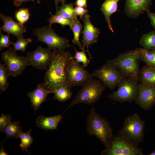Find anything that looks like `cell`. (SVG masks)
Segmentation results:
<instances>
[{"label": "cell", "instance_id": "1", "mask_svg": "<svg viewBox=\"0 0 155 155\" xmlns=\"http://www.w3.org/2000/svg\"><path fill=\"white\" fill-rule=\"evenodd\" d=\"M52 59L46 70L42 86L46 90L54 91L59 84L67 82L65 75V68L73 56L69 51L65 52L58 49L53 50Z\"/></svg>", "mask_w": 155, "mask_h": 155}, {"label": "cell", "instance_id": "2", "mask_svg": "<svg viewBox=\"0 0 155 155\" xmlns=\"http://www.w3.org/2000/svg\"><path fill=\"white\" fill-rule=\"evenodd\" d=\"M141 60L140 48L120 53L115 59L107 60V63L116 66L124 78H132L139 82Z\"/></svg>", "mask_w": 155, "mask_h": 155}, {"label": "cell", "instance_id": "3", "mask_svg": "<svg viewBox=\"0 0 155 155\" xmlns=\"http://www.w3.org/2000/svg\"><path fill=\"white\" fill-rule=\"evenodd\" d=\"M86 124L87 133L96 137L107 148L113 135V129L108 121L97 113L94 105L87 116Z\"/></svg>", "mask_w": 155, "mask_h": 155}, {"label": "cell", "instance_id": "4", "mask_svg": "<svg viewBox=\"0 0 155 155\" xmlns=\"http://www.w3.org/2000/svg\"><path fill=\"white\" fill-rule=\"evenodd\" d=\"M145 123L137 113L129 115L125 119L118 135L138 146L144 140Z\"/></svg>", "mask_w": 155, "mask_h": 155}, {"label": "cell", "instance_id": "5", "mask_svg": "<svg viewBox=\"0 0 155 155\" xmlns=\"http://www.w3.org/2000/svg\"><path fill=\"white\" fill-rule=\"evenodd\" d=\"M99 80L92 79L82 86L65 111L78 104L91 105L95 103L105 90V86Z\"/></svg>", "mask_w": 155, "mask_h": 155}, {"label": "cell", "instance_id": "6", "mask_svg": "<svg viewBox=\"0 0 155 155\" xmlns=\"http://www.w3.org/2000/svg\"><path fill=\"white\" fill-rule=\"evenodd\" d=\"M32 32V34L37 38L36 42H42L51 50L58 49L64 51L70 46L67 38L59 36L49 25L34 28Z\"/></svg>", "mask_w": 155, "mask_h": 155}, {"label": "cell", "instance_id": "7", "mask_svg": "<svg viewBox=\"0 0 155 155\" xmlns=\"http://www.w3.org/2000/svg\"><path fill=\"white\" fill-rule=\"evenodd\" d=\"M138 82L130 77L123 78L119 84L117 91L108 95L111 100L123 103L134 101L138 91Z\"/></svg>", "mask_w": 155, "mask_h": 155}, {"label": "cell", "instance_id": "8", "mask_svg": "<svg viewBox=\"0 0 155 155\" xmlns=\"http://www.w3.org/2000/svg\"><path fill=\"white\" fill-rule=\"evenodd\" d=\"M65 73L67 83L71 88L82 86L92 79V77L84 67L75 62L73 57L66 64Z\"/></svg>", "mask_w": 155, "mask_h": 155}, {"label": "cell", "instance_id": "9", "mask_svg": "<svg viewBox=\"0 0 155 155\" xmlns=\"http://www.w3.org/2000/svg\"><path fill=\"white\" fill-rule=\"evenodd\" d=\"M1 59L6 65L9 77L20 75L28 66L31 65L27 57L19 56L11 47L1 53Z\"/></svg>", "mask_w": 155, "mask_h": 155}, {"label": "cell", "instance_id": "10", "mask_svg": "<svg viewBox=\"0 0 155 155\" xmlns=\"http://www.w3.org/2000/svg\"><path fill=\"white\" fill-rule=\"evenodd\" d=\"M91 75L98 79L105 87L112 90L118 86L125 78L116 66L107 63L94 71Z\"/></svg>", "mask_w": 155, "mask_h": 155}, {"label": "cell", "instance_id": "11", "mask_svg": "<svg viewBox=\"0 0 155 155\" xmlns=\"http://www.w3.org/2000/svg\"><path fill=\"white\" fill-rule=\"evenodd\" d=\"M101 155H143L142 149L118 135H113L109 147Z\"/></svg>", "mask_w": 155, "mask_h": 155}, {"label": "cell", "instance_id": "12", "mask_svg": "<svg viewBox=\"0 0 155 155\" xmlns=\"http://www.w3.org/2000/svg\"><path fill=\"white\" fill-rule=\"evenodd\" d=\"M52 50L39 45L34 51L28 52L27 57L33 67L46 70L53 57V51Z\"/></svg>", "mask_w": 155, "mask_h": 155}, {"label": "cell", "instance_id": "13", "mask_svg": "<svg viewBox=\"0 0 155 155\" xmlns=\"http://www.w3.org/2000/svg\"><path fill=\"white\" fill-rule=\"evenodd\" d=\"M134 101L145 110L151 109L155 104V87L138 83V92Z\"/></svg>", "mask_w": 155, "mask_h": 155}, {"label": "cell", "instance_id": "14", "mask_svg": "<svg viewBox=\"0 0 155 155\" xmlns=\"http://www.w3.org/2000/svg\"><path fill=\"white\" fill-rule=\"evenodd\" d=\"M90 16L86 13L81 19L84 23V28L82 32L83 39L82 40L83 46L84 49L85 46L87 48V52L90 56H91L89 52V46L97 42L98 35L100 33V30L95 27L91 23L90 20Z\"/></svg>", "mask_w": 155, "mask_h": 155}, {"label": "cell", "instance_id": "15", "mask_svg": "<svg viewBox=\"0 0 155 155\" xmlns=\"http://www.w3.org/2000/svg\"><path fill=\"white\" fill-rule=\"evenodd\" d=\"M154 0H126L124 12L128 17L134 18L144 11H150V7Z\"/></svg>", "mask_w": 155, "mask_h": 155}, {"label": "cell", "instance_id": "16", "mask_svg": "<svg viewBox=\"0 0 155 155\" xmlns=\"http://www.w3.org/2000/svg\"><path fill=\"white\" fill-rule=\"evenodd\" d=\"M0 18L3 23V25L1 28L4 32L12 34L17 38L26 32L27 29L23 25L16 22L12 16L1 13Z\"/></svg>", "mask_w": 155, "mask_h": 155}, {"label": "cell", "instance_id": "17", "mask_svg": "<svg viewBox=\"0 0 155 155\" xmlns=\"http://www.w3.org/2000/svg\"><path fill=\"white\" fill-rule=\"evenodd\" d=\"M53 93L52 92L45 89L41 84H38L37 87L33 91L28 92L27 96L30 99L31 104L34 111H38L41 104L47 100L48 94Z\"/></svg>", "mask_w": 155, "mask_h": 155}, {"label": "cell", "instance_id": "18", "mask_svg": "<svg viewBox=\"0 0 155 155\" xmlns=\"http://www.w3.org/2000/svg\"><path fill=\"white\" fill-rule=\"evenodd\" d=\"M63 118L60 115L51 117L40 115L37 119L36 123L37 126L41 129L54 130L57 129L59 123Z\"/></svg>", "mask_w": 155, "mask_h": 155}, {"label": "cell", "instance_id": "19", "mask_svg": "<svg viewBox=\"0 0 155 155\" xmlns=\"http://www.w3.org/2000/svg\"><path fill=\"white\" fill-rule=\"evenodd\" d=\"M121 0H105L102 4L100 10L104 14L109 29L113 32V30L111 24V16L118 11V3Z\"/></svg>", "mask_w": 155, "mask_h": 155}, {"label": "cell", "instance_id": "20", "mask_svg": "<svg viewBox=\"0 0 155 155\" xmlns=\"http://www.w3.org/2000/svg\"><path fill=\"white\" fill-rule=\"evenodd\" d=\"M71 88L67 82L61 84L58 86L54 91V99L61 102L68 101L72 97V92Z\"/></svg>", "mask_w": 155, "mask_h": 155}, {"label": "cell", "instance_id": "21", "mask_svg": "<svg viewBox=\"0 0 155 155\" xmlns=\"http://www.w3.org/2000/svg\"><path fill=\"white\" fill-rule=\"evenodd\" d=\"M139 81L142 83L155 87V68L147 65L140 70Z\"/></svg>", "mask_w": 155, "mask_h": 155}, {"label": "cell", "instance_id": "22", "mask_svg": "<svg viewBox=\"0 0 155 155\" xmlns=\"http://www.w3.org/2000/svg\"><path fill=\"white\" fill-rule=\"evenodd\" d=\"M20 123L19 121H10L7 124L5 131L6 137L3 142L12 138H18L19 137L20 133L23 132Z\"/></svg>", "mask_w": 155, "mask_h": 155}, {"label": "cell", "instance_id": "23", "mask_svg": "<svg viewBox=\"0 0 155 155\" xmlns=\"http://www.w3.org/2000/svg\"><path fill=\"white\" fill-rule=\"evenodd\" d=\"M141 60L147 66L155 68V49L148 50L140 48Z\"/></svg>", "mask_w": 155, "mask_h": 155}, {"label": "cell", "instance_id": "24", "mask_svg": "<svg viewBox=\"0 0 155 155\" xmlns=\"http://www.w3.org/2000/svg\"><path fill=\"white\" fill-rule=\"evenodd\" d=\"M72 21V25L70 28L72 30L74 35L72 42L77 45L80 49L82 50H84L79 40L80 36L83 26L81 25L77 18H73Z\"/></svg>", "mask_w": 155, "mask_h": 155}, {"label": "cell", "instance_id": "25", "mask_svg": "<svg viewBox=\"0 0 155 155\" xmlns=\"http://www.w3.org/2000/svg\"><path fill=\"white\" fill-rule=\"evenodd\" d=\"M139 43L144 49H155V30L144 34L141 37Z\"/></svg>", "mask_w": 155, "mask_h": 155}, {"label": "cell", "instance_id": "26", "mask_svg": "<svg viewBox=\"0 0 155 155\" xmlns=\"http://www.w3.org/2000/svg\"><path fill=\"white\" fill-rule=\"evenodd\" d=\"M74 4L72 3L62 4L56 13L67 19L72 20L77 17L74 12Z\"/></svg>", "mask_w": 155, "mask_h": 155}, {"label": "cell", "instance_id": "27", "mask_svg": "<svg viewBox=\"0 0 155 155\" xmlns=\"http://www.w3.org/2000/svg\"><path fill=\"white\" fill-rule=\"evenodd\" d=\"M49 13L50 17L47 21L49 23V25L51 27L53 24L58 23L61 25L63 28L67 25L69 26L70 28L71 27L72 20L67 19L57 13L55 15H53L51 12Z\"/></svg>", "mask_w": 155, "mask_h": 155}, {"label": "cell", "instance_id": "28", "mask_svg": "<svg viewBox=\"0 0 155 155\" xmlns=\"http://www.w3.org/2000/svg\"><path fill=\"white\" fill-rule=\"evenodd\" d=\"M31 131L32 129H30L25 133L22 132L19 137L21 141L20 146L22 151H26L29 154H30V153L28 150L27 148L30 147V146L33 143V138L30 134Z\"/></svg>", "mask_w": 155, "mask_h": 155}, {"label": "cell", "instance_id": "29", "mask_svg": "<svg viewBox=\"0 0 155 155\" xmlns=\"http://www.w3.org/2000/svg\"><path fill=\"white\" fill-rule=\"evenodd\" d=\"M9 77L5 64H0V90L5 91L8 88L9 84L7 78Z\"/></svg>", "mask_w": 155, "mask_h": 155}, {"label": "cell", "instance_id": "30", "mask_svg": "<svg viewBox=\"0 0 155 155\" xmlns=\"http://www.w3.org/2000/svg\"><path fill=\"white\" fill-rule=\"evenodd\" d=\"M32 40V39L31 38H24L23 35H22L17 38L16 42L13 43V50L16 52L18 51L24 52L26 51L28 45L31 42Z\"/></svg>", "mask_w": 155, "mask_h": 155}, {"label": "cell", "instance_id": "31", "mask_svg": "<svg viewBox=\"0 0 155 155\" xmlns=\"http://www.w3.org/2000/svg\"><path fill=\"white\" fill-rule=\"evenodd\" d=\"M75 51V56L73 57V59L77 63H81L83 64L82 65L84 67H86L90 62V60L87 58L85 52L87 51L85 50L79 52L77 51L73 47Z\"/></svg>", "mask_w": 155, "mask_h": 155}, {"label": "cell", "instance_id": "32", "mask_svg": "<svg viewBox=\"0 0 155 155\" xmlns=\"http://www.w3.org/2000/svg\"><path fill=\"white\" fill-rule=\"evenodd\" d=\"M30 14L28 8H22L17 11L15 17L18 22L23 24L29 19Z\"/></svg>", "mask_w": 155, "mask_h": 155}, {"label": "cell", "instance_id": "33", "mask_svg": "<svg viewBox=\"0 0 155 155\" xmlns=\"http://www.w3.org/2000/svg\"><path fill=\"white\" fill-rule=\"evenodd\" d=\"M0 51H1L3 48H7L13 43L10 40L9 37V34L7 35L4 34L2 32L1 29H0Z\"/></svg>", "mask_w": 155, "mask_h": 155}, {"label": "cell", "instance_id": "34", "mask_svg": "<svg viewBox=\"0 0 155 155\" xmlns=\"http://www.w3.org/2000/svg\"><path fill=\"white\" fill-rule=\"evenodd\" d=\"M11 118L10 114H2L0 117V131L5 132V128L7 124L10 121Z\"/></svg>", "mask_w": 155, "mask_h": 155}, {"label": "cell", "instance_id": "35", "mask_svg": "<svg viewBox=\"0 0 155 155\" xmlns=\"http://www.w3.org/2000/svg\"><path fill=\"white\" fill-rule=\"evenodd\" d=\"M74 12L76 16H79L80 19H81L88 11L86 8L76 6L74 8Z\"/></svg>", "mask_w": 155, "mask_h": 155}, {"label": "cell", "instance_id": "36", "mask_svg": "<svg viewBox=\"0 0 155 155\" xmlns=\"http://www.w3.org/2000/svg\"><path fill=\"white\" fill-rule=\"evenodd\" d=\"M148 17L151 20V24L155 29V14L150 11L147 12Z\"/></svg>", "mask_w": 155, "mask_h": 155}, {"label": "cell", "instance_id": "37", "mask_svg": "<svg viewBox=\"0 0 155 155\" xmlns=\"http://www.w3.org/2000/svg\"><path fill=\"white\" fill-rule=\"evenodd\" d=\"M75 4L77 6L82 7L86 8L87 7V0H76Z\"/></svg>", "mask_w": 155, "mask_h": 155}, {"label": "cell", "instance_id": "38", "mask_svg": "<svg viewBox=\"0 0 155 155\" xmlns=\"http://www.w3.org/2000/svg\"><path fill=\"white\" fill-rule=\"evenodd\" d=\"M13 1V5L16 7L20 6L23 2H27L29 1L34 2V0H12Z\"/></svg>", "mask_w": 155, "mask_h": 155}, {"label": "cell", "instance_id": "39", "mask_svg": "<svg viewBox=\"0 0 155 155\" xmlns=\"http://www.w3.org/2000/svg\"><path fill=\"white\" fill-rule=\"evenodd\" d=\"M55 2V5L56 11H57L59 7L58 6V4L59 2H61L62 4L65 3L66 2L65 0H54Z\"/></svg>", "mask_w": 155, "mask_h": 155}, {"label": "cell", "instance_id": "40", "mask_svg": "<svg viewBox=\"0 0 155 155\" xmlns=\"http://www.w3.org/2000/svg\"><path fill=\"white\" fill-rule=\"evenodd\" d=\"M0 155H7V154L4 151V148H3L2 144L1 145V148L0 150Z\"/></svg>", "mask_w": 155, "mask_h": 155}, {"label": "cell", "instance_id": "41", "mask_svg": "<svg viewBox=\"0 0 155 155\" xmlns=\"http://www.w3.org/2000/svg\"><path fill=\"white\" fill-rule=\"evenodd\" d=\"M149 155H155V149L151 153L149 154Z\"/></svg>", "mask_w": 155, "mask_h": 155}, {"label": "cell", "instance_id": "42", "mask_svg": "<svg viewBox=\"0 0 155 155\" xmlns=\"http://www.w3.org/2000/svg\"><path fill=\"white\" fill-rule=\"evenodd\" d=\"M38 4L40 3V0H36Z\"/></svg>", "mask_w": 155, "mask_h": 155}, {"label": "cell", "instance_id": "43", "mask_svg": "<svg viewBox=\"0 0 155 155\" xmlns=\"http://www.w3.org/2000/svg\"></svg>", "mask_w": 155, "mask_h": 155}]
</instances>
